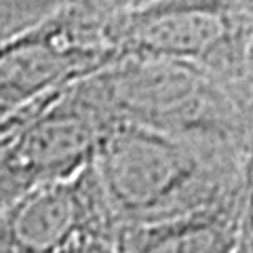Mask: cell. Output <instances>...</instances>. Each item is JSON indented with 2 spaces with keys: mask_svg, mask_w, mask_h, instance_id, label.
Instances as JSON below:
<instances>
[{
  "mask_svg": "<svg viewBox=\"0 0 253 253\" xmlns=\"http://www.w3.org/2000/svg\"><path fill=\"white\" fill-rule=\"evenodd\" d=\"M249 156L221 141L116 125L93 169L123 230L241 205Z\"/></svg>",
  "mask_w": 253,
  "mask_h": 253,
  "instance_id": "obj_1",
  "label": "cell"
},
{
  "mask_svg": "<svg viewBox=\"0 0 253 253\" xmlns=\"http://www.w3.org/2000/svg\"><path fill=\"white\" fill-rule=\"evenodd\" d=\"M123 2H57L36 26L0 44V125L44 95L123 61Z\"/></svg>",
  "mask_w": 253,
  "mask_h": 253,
  "instance_id": "obj_2",
  "label": "cell"
},
{
  "mask_svg": "<svg viewBox=\"0 0 253 253\" xmlns=\"http://www.w3.org/2000/svg\"><path fill=\"white\" fill-rule=\"evenodd\" d=\"M116 125L221 141L253 152L243 114L211 76L169 61L125 59L91 76Z\"/></svg>",
  "mask_w": 253,
  "mask_h": 253,
  "instance_id": "obj_3",
  "label": "cell"
},
{
  "mask_svg": "<svg viewBox=\"0 0 253 253\" xmlns=\"http://www.w3.org/2000/svg\"><path fill=\"white\" fill-rule=\"evenodd\" d=\"M253 34V2H123L118 46L125 59L169 61L211 76L226 95Z\"/></svg>",
  "mask_w": 253,
  "mask_h": 253,
  "instance_id": "obj_4",
  "label": "cell"
},
{
  "mask_svg": "<svg viewBox=\"0 0 253 253\" xmlns=\"http://www.w3.org/2000/svg\"><path fill=\"white\" fill-rule=\"evenodd\" d=\"M118 236L93 163L32 188L0 213V253H114Z\"/></svg>",
  "mask_w": 253,
  "mask_h": 253,
  "instance_id": "obj_5",
  "label": "cell"
},
{
  "mask_svg": "<svg viewBox=\"0 0 253 253\" xmlns=\"http://www.w3.org/2000/svg\"><path fill=\"white\" fill-rule=\"evenodd\" d=\"M241 205L139 228H123L114 253H234Z\"/></svg>",
  "mask_w": 253,
  "mask_h": 253,
  "instance_id": "obj_6",
  "label": "cell"
},
{
  "mask_svg": "<svg viewBox=\"0 0 253 253\" xmlns=\"http://www.w3.org/2000/svg\"><path fill=\"white\" fill-rule=\"evenodd\" d=\"M55 6L57 2H0V44L42 21Z\"/></svg>",
  "mask_w": 253,
  "mask_h": 253,
  "instance_id": "obj_7",
  "label": "cell"
},
{
  "mask_svg": "<svg viewBox=\"0 0 253 253\" xmlns=\"http://www.w3.org/2000/svg\"><path fill=\"white\" fill-rule=\"evenodd\" d=\"M234 253H253V152L249 156L245 181H243Z\"/></svg>",
  "mask_w": 253,
  "mask_h": 253,
  "instance_id": "obj_8",
  "label": "cell"
},
{
  "mask_svg": "<svg viewBox=\"0 0 253 253\" xmlns=\"http://www.w3.org/2000/svg\"><path fill=\"white\" fill-rule=\"evenodd\" d=\"M2 126H4V123L0 125V213L21 196L17 192V188L13 186V181L9 179V175H6L4 167H2Z\"/></svg>",
  "mask_w": 253,
  "mask_h": 253,
  "instance_id": "obj_9",
  "label": "cell"
}]
</instances>
